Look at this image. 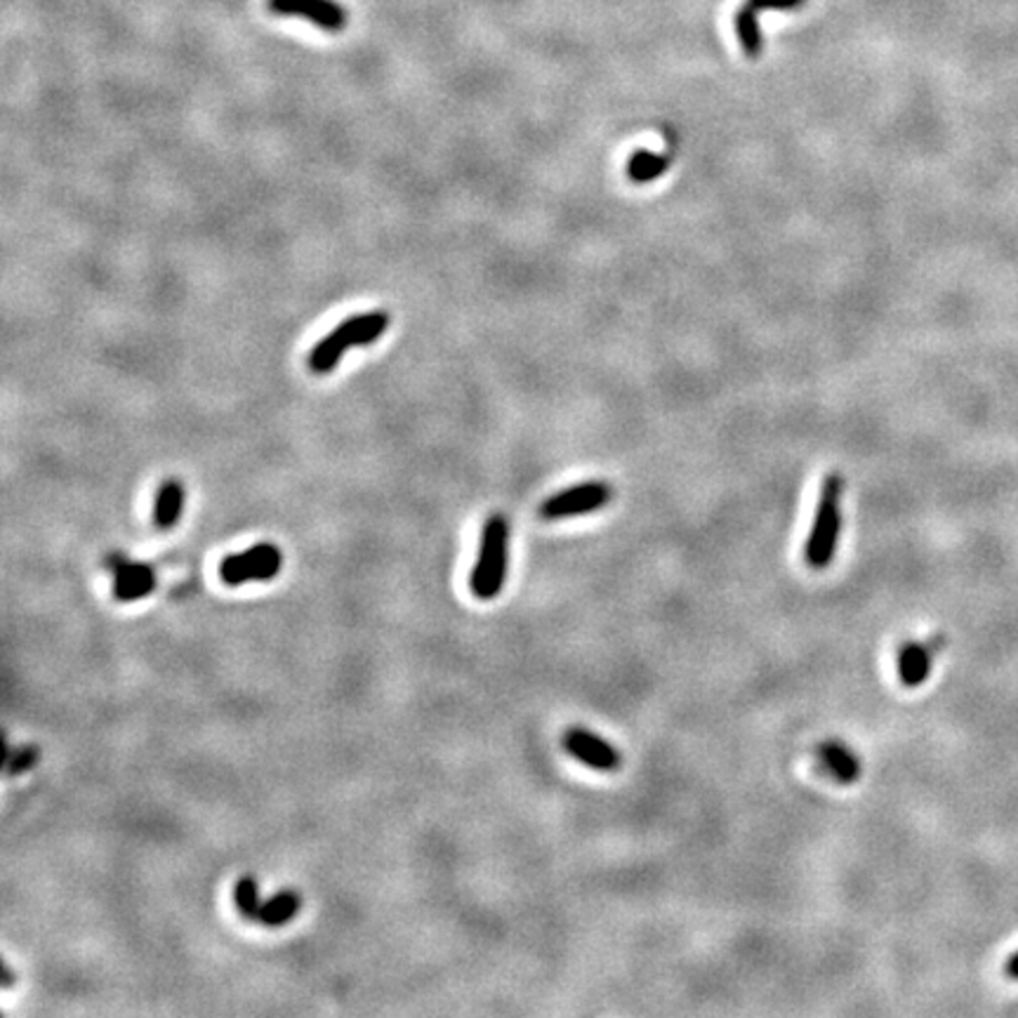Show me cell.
Segmentation results:
<instances>
[{
    "mask_svg": "<svg viewBox=\"0 0 1018 1018\" xmlns=\"http://www.w3.org/2000/svg\"><path fill=\"white\" fill-rule=\"evenodd\" d=\"M300 896L296 891H281V893H276L274 899H269L267 903H262V910H260V918H257V922L265 924V926H283L288 924L292 918H296L298 910H300Z\"/></svg>",
    "mask_w": 1018,
    "mask_h": 1018,
    "instance_id": "5bb4252c",
    "label": "cell"
},
{
    "mask_svg": "<svg viewBox=\"0 0 1018 1018\" xmlns=\"http://www.w3.org/2000/svg\"><path fill=\"white\" fill-rule=\"evenodd\" d=\"M733 26H736V33H738V41H740V47H743V53L750 57V60H757L759 55H762V47H764V41H762V29H759V20H757V10L746 6V8H740L733 17Z\"/></svg>",
    "mask_w": 1018,
    "mask_h": 1018,
    "instance_id": "4fadbf2b",
    "label": "cell"
},
{
    "mask_svg": "<svg viewBox=\"0 0 1018 1018\" xmlns=\"http://www.w3.org/2000/svg\"><path fill=\"white\" fill-rule=\"evenodd\" d=\"M507 547L510 524L503 514H491L483 524L476 566L470 576V590L476 599L491 601L503 592L507 578Z\"/></svg>",
    "mask_w": 1018,
    "mask_h": 1018,
    "instance_id": "7a4b0ae2",
    "label": "cell"
},
{
    "mask_svg": "<svg viewBox=\"0 0 1018 1018\" xmlns=\"http://www.w3.org/2000/svg\"><path fill=\"white\" fill-rule=\"evenodd\" d=\"M818 759L839 783L851 785V783H856L860 779L858 757L849 748H844L842 743H835V740H827V743H823L818 748Z\"/></svg>",
    "mask_w": 1018,
    "mask_h": 1018,
    "instance_id": "30bf717a",
    "label": "cell"
},
{
    "mask_svg": "<svg viewBox=\"0 0 1018 1018\" xmlns=\"http://www.w3.org/2000/svg\"><path fill=\"white\" fill-rule=\"evenodd\" d=\"M283 555L274 543H257L248 551L224 557L219 564V578L229 588L250 580H271L281 574Z\"/></svg>",
    "mask_w": 1018,
    "mask_h": 1018,
    "instance_id": "277c9868",
    "label": "cell"
},
{
    "mask_svg": "<svg viewBox=\"0 0 1018 1018\" xmlns=\"http://www.w3.org/2000/svg\"><path fill=\"white\" fill-rule=\"evenodd\" d=\"M184 510V486L178 479H168L161 483L157 493V505H153V524L161 531H170L180 522Z\"/></svg>",
    "mask_w": 1018,
    "mask_h": 1018,
    "instance_id": "8fae6325",
    "label": "cell"
},
{
    "mask_svg": "<svg viewBox=\"0 0 1018 1018\" xmlns=\"http://www.w3.org/2000/svg\"><path fill=\"white\" fill-rule=\"evenodd\" d=\"M896 667H899V679L908 688H918L926 682L929 672H931V649L924 644H906L899 651V661H896Z\"/></svg>",
    "mask_w": 1018,
    "mask_h": 1018,
    "instance_id": "9c48e42d",
    "label": "cell"
},
{
    "mask_svg": "<svg viewBox=\"0 0 1018 1018\" xmlns=\"http://www.w3.org/2000/svg\"><path fill=\"white\" fill-rule=\"evenodd\" d=\"M107 564L114 574V597L118 601L144 599L157 590V574L149 564L130 561L124 555H111Z\"/></svg>",
    "mask_w": 1018,
    "mask_h": 1018,
    "instance_id": "ba28073f",
    "label": "cell"
},
{
    "mask_svg": "<svg viewBox=\"0 0 1018 1018\" xmlns=\"http://www.w3.org/2000/svg\"><path fill=\"white\" fill-rule=\"evenodd\" d=\"M669 168V157L653 151H634L628 161V178L634 184H649L663 178Z\"/></svg>",
    "mask_w": 1018,
    "mask_h": 1018,
    "instance_id": "7c38bea8",
    "label": "cell"
},
{
    "mask_svg": "<svg viewBox=\"0 0 1018 1018\" xmlns=\"http://www.w3.org/2000/svg\"><path fill=\"white\" fill-rule=\"evenodd\" d=\"M12 983H14V974L10 969V964L3 962V988H12Z\"/></svg>",
    "mask_w": 1018,
    "mask_h": 1018,
    "instance_id": "d6986e66",
    "label": "cell"
},
{
    "mask_svg": "<svg viewBox=\"0 0 1018 1018\" xmlns=\"http://www.w3.org/2000/svg\"><path fill=\"white\" fill-rule=\"evenodd\" d=\"M842 476L837 472L827 474L821 489L816 519L804 547V559L816 571L831 566L837 555V543L842 536Z\"/></svg>",
    "mask_w": 1018,
    "mask_h": 1018,
    "instance_id": "3957f363",
    "label": "cell"
},
{
    "mask_svg": "<svg viewBox=\"0 0 1018 1018\" xmlns=\"http://www.w3.org/2000/svg\"><path fill=\"white\" fill-rule=\"evenodd\" d=\"M564 750L578 759L580 764L590 767L601 773H611L618 771L620 764H623V757H620L618 748L609 743L607 738H599L597 733L582 729V727H571L564 733Z\"/></svg>",
    "mask_w": 1018,
    "mask_h": 1018,
    "instance_id": "8992f818",
    "label": "cell"
},
{
    "mask_svg": "<svg viewBox=\"0 0 1018 1018\" xmlns=\"http://www.w3.org/2000/svg\"><path fill=\"white\" fill-rule=\"evenodd\" d=\"M1007 976H1011V978L1018 981V953H1014V955L1009 957V962H1007Z\"/></svg>",
    "mask_w": 1018,
    "mask_h": 1018,
    "instance_id": "ac0fdd59",
    "label": "cell"
},
{
    "mask_svg": "<svg viewBox=\"0 0 1018 1018\" xmlns=\"http://www.w3.org/2000/svg\"><path fill=\"white\" fill-rule=\"evenodd\" d=\"M39 762H41V750L33 748V746H24V748L10 750L8 762H6V771H8V775H22L29 769L36 767Z\"/></svg>",
    "mask_w": 1018,
    "mask_h": 1018,
    "instance_id": "2e32d148",
    "label": "cell"
},
{
    "mask_svg": "<svg viewBox=\"0 0 1018 1018\" xmlns=\"http://www.w3.org/2000/svg\"><path fill=\"white\" fill-rule=\"evenodd\" d=\"M387 328L389 314L383 312V309L350 317L347 321H342L337 328H333V331L312 350V354H309V368L317 375L331 373L342 361L344 352L352 347H366V344L383 337Z\"/></svg>",
    "mask_w": 1018,
    "mask_h": 1018,
    "instance_id": "6da1fadb",
    "label": "cell"
},
{
    "mask_svg": "<svg viewBox=\"0 0 1018 1018\" xmlns=\"http://www.w3.org/2000/svg\"><path fill=\"white\" fill-rule=\"evenodd\" d=\"M234 903H236V910L244 914V918H248V920L260 918L262 903H260V893H257L255 877L246 875V877L238 879L236 889H234Z\"/></svg>",
    "mask_w": 1018,
    "mask_h": 1018,
    "instance_id": "9a60e30c",
    "label": "cell"
},
{
    "mask_svg": "<svg viewBox=\"0 0 1018 1018\" xmlns=\"http://www.w3.org/2000/svg\"><path fill=\"white\" fill-rule=\"evenodd\" d=\"M806 3V0H748L746 6L759 10H797Z\"/></svg>",
    "mask_w": 1018,
    "mask_h": 1018,
    "instance_id": "e0dca14e",
    "label": "cell"
},
{
    "mask_svg": "<svg viewBox=\"0 0 1018 1018\" xmlns=\"http://www.w3.org/2000/svg\"><path fill=\"white\" fill-rule=\"evenodd\" d=\"M613 500V486L607 481H585L578 486L564 489L555 495H549L540 505L538 514L547 522L557 519H571V516L592 514L601 507H607Z\"/></svg>",
    "mask_w": 1018,
    "mask_h": 1018,
    "instance_id": "5b68a950",
    "label": "cell"
},
{
    "mask_svg": "<svg viewBox=\"0 0 1018 1018\" xmlns=\"http://www.w3.org/2000/svg\"><path fill=\"white\" fill-rule=\"evenodd\" d=\"M267 8L281 17H302L328 33H340L350 24L347 8L337 0H267Z\"/></svg>",
    "mask_w": 1018,
    "mask_h": 1018,
    "instance_id": "52a82bcc",
    "label": "cell"
}]
</instances>
